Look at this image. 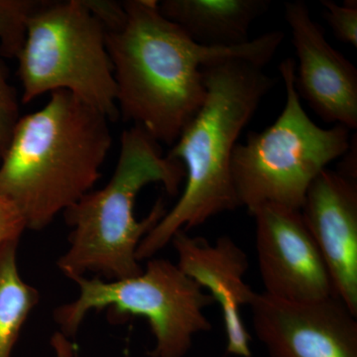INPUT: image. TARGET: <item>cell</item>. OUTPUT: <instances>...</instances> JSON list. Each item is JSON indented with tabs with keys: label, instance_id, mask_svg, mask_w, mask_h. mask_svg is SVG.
I'll return each mask as SVG.
<instances>
[{
	"label": "cell",
	"instance_id": "1",
	"mask_svg": "<svg viewBox=\"0 0 357 357\" xmlns=\"http://www.w3.org/2000/svg\"><path fill=\"white\" fill-rule=\"evenodd\" d=\"M122 3L126 22L105 32L119 116L166 145H174L204 102V67L243 59L264 68L285 38L271 31L241 46H203L162 15L157 0Z\"/></svg>",
	"mask_w": 357,
	"mask_h": 357
},
{
	"label": "cell",
	"instance_id": "2",
	"mask_svg": "<svg viewBox=\"0 0 357 357\" xmlns=\"http://www.w3.org/2000/svg\"><path fill=\"white\" fill-rule=\"evenodd\" d=\"M203 73L204 102L167 154L184 167V191L141 241L136 251L138 261L151 259L178 230L195 229L239 208L232 155L239 136L276 79L243 59L218 61L204 67Z\"/></svg>",
	"mask_w": 357,
	"mask_h": 357
},
{
	"label": "cell",
	"instance_id": "3",
	"mask_svg": "<svg viewBox=\"0 0 357 357\" xmlns=\"http://www.w3.org/2000/svg\"><path fill=\"white\" fill-rule=\"evenodd\" d=\"M109 119L69 91L21 116L0 161V198L41 230L93 191L112 147Z\"/></svg>",
	"mask_w": 357,
	"mask_h": 357
},
{
	"label": "cell",
	"instance_id": "4",
	"mask_svg": "<svg viewBox=\"0 0 357 357\" xmlns=\"http://www.w3.org/2000/svg\"><path fill=\"white\" fill-rule=\"evenodd\" d=\"M185 177L182 164L164 156L159 143L144 129L132 126L124 130L109 182L102 189L89 192L63 213L72 231L69 248L59 258V269L73 281L86 272L112 281L142 273L136 258L138 245L167 211L160 198L147 217L137 220L136 198L152 183H159L170 196H176Z\"/></svg>",
	"mask_w": 357,
	"mask_h": 357
},
{
	"label": "cell",
	"instance_id": "5",
	"mask_svg": "<svg viewBox=\"0 0 357 357\" xmlns=\"http://www.w3.org/2000/svg\"><path fill=\"white\" fill-rule=\"evenodd\" d=\"M295 69L294 59L279 66L286 102L278 119L234 148V190L250 215L270 204L301 211L310 185L351 146L349 128H323L310 119L296 89Z\"/></svg>",
	"mask_w": 357,
	"mask_h": 357
},
{
	"label": "cell",
	"instance_id": "6",
	"mask_svg": "<svg viewBox=\"0 0 357 357\" xmlns=\"http://www.w3.org/2000/svg\"><path fill=\"white\" fill-rule=\"evenodd\" d=\"M15 59L23 103L66 91L109 121L119 119L105 31L84 0H43L28 20L24 43Z\"/></svg>",
	"mask_w": 357,
	"mask_h": 357
},
{
	"label": "cell",
	"instance_id": "7",
	"mask_svg": "<svg viewBox=\"0 0 357 357\" xmlns=\"http://www.w3.org/2000/svg\"><path fill=\"white\" fill-rule=\"evenodd\" d=\"M79 295L56 307L54 319L66 337H74L91 310L107 307L116 317H143L155 337L152 357H185L195 335L210 332L204 310L215 304L197 282L166 259L148 260L146 269L130 278L75 280Z\"/></svg>",
	"mask_w": 357,
	"mask_h": 357
},
{
	"label": "cell",
	"instance_id": "8",
	"mask_svg": "<svg viewBox=\"0 0 357 357\" xmlns=\"http://www.w3.org/2000/svg\"><path fill=\"white\" fill-rule=\"evenodd\" d=\"M248 307L269 357H357V316L337 296L297 303L256 292Z\"/></svg>",
	"mask_w": 357,
	"mask_h": 357
},
{
	"label": "cell",
	"instance_id": "9",
	"mask_svg": "<svg viewBox=\"0 0 357 357\" xmlns=\"http://www.w3.org/2000/svg\"><path fill=\"white\" fill-rule=\"evenodd\" d=\"M255 246L264 292L288 302L335 295L332 279L301 211L264 204L253 211Z\"/></svg>",
	"mask_w": 357,
	"mask_h": 357
},
{
	"label": "cell",
	"instance_id": "10",
	"mask_svg": "<svg viewBox=\"0 0 357 357\" xmlns=\"http://www.w3.org/2000/svg\"><path fill=\"white\" fill-rule=\"evenodd\" d=\"M285 18L298 58V93L324 121L356 129V68L328 43L306 2H286Z\"/></svg>",
	"mask_w": 357,
	"mask_h": 357
},
{
	"label": "cell",
	"instance_id": "11",
	"mask_svg": "<svg viewBox=\"0 0 357 357\" xmlns=\"http://www.w3.org/2000/svg\"><path fill=\"white\" fill-rule=\"evenodd\" d=\"M300 211L335 294L357 316L356 180L326 169L310 185Z\"/></svg>",
	"mask_w": 357,
	"mask_h": 357
},
{
	"label": "cell",
	"instance_id": "12",
	"mask_svg": "<svg viewBox=\"0 0 357 357\" xmlns=\"http://www.w3.org/2000/svg\"><path fill=\"white\" fill-rule=\"evenodd\" d=\"M181 271L208 291L222 309L227 335V351L231 356L251 357V337L241 309L249 306L255 291L244 281L249 264L248 255L229 236L208 243L203 237L188 236L178 230L173 236Z\"/></svg>",
	"mask_w": 357,
	"mask_h": 357
},
{
	"label": "cell",
	"instance_id": "13",
	"mask_svg": "<svg viewBox=\"0 0 357 357\" xmlns=\"http://www.w3.org/2000/svg\"><path fill=\"white\" fill-rule=\"evenodd\" d=\"M271 0H162L160 13L196 43L236 47L248 43L249 30L269 10Z\"/></svg>",
	"mask_w": 357,
	"mask_h": 357
},
{
	"label": "cell",
	"instance_id": "14",
	"mask_svg": "<svg viewBox=\"0 0 357 357\" xmlns=\"http://www.w3.org/2000/svg\"><path fill=\"white\" fill-rule=\"evenodd\" d=\"M20 239L0 244V357H13L28 317L40 294L21 278L17 265Z\"/></svg>",
	"mask_w": 357,
	"mask_h": 357
},
{
	"label": "cell",
	"instance_id": "15",
	"mask_svg": "<svg viewBox=\"0 0 357 357\" xmlns=\"http://www.w3.org/2000/svg\"><path fill=\"white\" fill-rule=\"evenodd\" d=\"M43 0H0V56L15 59L24 43L30 15Z\"/></svg>",
	"mask_w": 357,
	"mask_h": 357
},
{
	"label": "cell",
	"instance_id": "16",
	"mask_svg": "<svg viewBox=\"0 0 357 357\" xmlns=\"http://www.w3.org/2000/svg\"><path fill=\"white\" fill-rule=\"evenodd\" d=\"M20 119L17 93L9 82L8 70L0 56V161L10 144Z\"/></svg>",
	"mask_w": 357,
	"mask_h": 357
},
{
	"label": "cell",
	"instance_id": "17",
	"mask_svg": "<svg viewBox=\"0 0 357 357\" xmlns=\"http://www.w3.org/2000/svg\"><path fill=\"white\" fill-rule=\"evenodd\" d=\"M324 17L332 28L335 38L357 48V1L345 0L342 4L321 0Z\"/></svg>",
	"mask_w": 357,
	"mask_h": 357
},
{
	"label": "cell",
	"instance_id": "18",
	"mask_svg": "<svg viewBox=\"0 0 357 357\" xmlns=\"http://www.w3.org/2000/svg\"><path fill=\"white\" fill-rule=\"evenodd\" d=\"M89 11L100 21L105 32L114 31L126 22V13L122 1L84 0Z\"/></svg>",
	"mask_w": 357,
	"mask_h": 357
},
{
	"label": "cell",
	"instance_id": "19",
	"mask_svg": "<svg viewBox=\"0 0 357 357\" xmlns=\"http://www.w3.org/2000/svg\"><path fill=\"white\" fill-rule=\"evenodd\" d=\"M26 229L24 220L10 202L0 198V244L20 239Z\"/></svg>",
	"mask_w": 357,
	"mask_h": 357
},
{
	"label": "cell",
	"instance_id": "20",
	"mask_svg": "<svg viewBox=\"0 0 357 357\" xmlns=\"http://www.w3.org/2000/svg\"><path fill=\"white\" fill-rule=\"evenodd\" d=\"M52 345L57 354V357H72V345L62 333H57L54 335L52 338Z\"/></svg>",
	"mask_w": 357,
	"mask_h": 357
}]
</instances>
